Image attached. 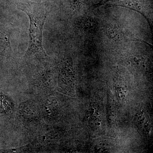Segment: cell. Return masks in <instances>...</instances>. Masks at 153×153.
Here are the masks:
<instances>
[{"mask_svg":"<svg viewBox=\"0 0 153 153\" xmlns=\"http://www.w3.org/2000/svg\"><path fill=\"white\" fill-rule=\"evenodd\" d=\"M94 110H96L97 109L96 108H94Z\"/></svg>","mask_w":153,"mask_h":153,"instance_id":"5bb4252c","label":"cell"},{"mask_svg":"<svg viewBox=\"0 0 153 153\" xmlns=\"http://www.w3.org/2000/svg\"><path fill=\"white\" fill-rule=\"evenodd\" d=\"M91 111V112H92V114L94 113V111Z\"/></svg>","mask_w":153,"mask_h":153,"instance_id":"7c38bea8","label":"cell"},{"mask_svg":"<svg viewBox=\"0 0 153 153\" xmlns=\"http://www.w3.org/2000/svg\"><path fill=\"white\" fill-rule=\"evenodd\" d=\"M142 114H143V112H142Z\"/></svg>","mask_w":153,"mask_h":153,"instance_id":"2e32d148","label":"cell"},{"mask_svg":"<svg viewBox=\"0 0 153 153\" xmlns=\"http://www.w3.org/2000/svg\"><path fill=\"white\" fill-rule=\"evenodd\" d=\"M102 143H100V146H102Z\"/></svg>","mask_w":153,"mask_h":153,"instance_id":"4fadbf2b","label":"cell"},{"mask_svg":"<svg viewBox=\"0 0 153 153\" xmlns=\"http://www.w3.org/2000/svg\"><path fill=\"white\" fill-rule=\"evenodd\" d=\"M97 116H99L100 115L99 113L98 112L97 113Z\"/></svg>","mask_w":153,"mask_h":153,"instance_id":"30bf717a","label":"cell"},{"mask_svg":"<svg viewBox=\"0 0 153 153\" xmlns=\"http://www.w3.org/2000/svg\"><path fill=\"white\" fill-rule=\"evenodd\" d=\"M107 35L110 38L115 41H118L121 38V34L119 31L113 27H109L106 30Z\"/></svg>","mask_w":153,"mask_h":153,"instance_id":"277c9868","label":"cell"},{"mask_svg":"<svg viewBox=\"0 0 153 153\" xmlns=\"http://www.w3.org/2000/svg\"><path fill=\"white\" fill-rule=\"evenodd\" d=\"M138 117L140 119H142V118L143 117H142V116L140 115V116L139 117Z\"/></svg>","mask_w":153,"mask_h":153,"instance_id":"52a82bcc","label":"cell"},{"mask_svg":"<svg viewBox=\"0 0 153 153\" xmlns=\"http://www.w3.org/2000/svg\"><path fill=\"white\" fill-rule=\"evenodd\" d=\"M91 111H95V110H94V108H91Z\"/></svg>","mask_w":153,"mask_h":153,"instance_id":"8992f818","label":"cell"},{"mask_svg":"<svg viewBox=\"0 0 153 153\" xmlns=\"http://www.w3.org/2000/svg\"><path fill=\"white\" fill-rule=\"evenodd\" d=\"M89 117H90V116L88 115L87 116V117H87V119H88V118H89Z\"/></svg>","mask_w":153,"mask_h":153,"instance_id":"8fae6325","label":"cell"},{"mask_svg":"<svg viewBox=\"0 0 153 153\" xmlns=\"http://www.w3.org/2000/svg\"><path fill=\"white\" fill-rule=\"evenodd\" d=\"M80 27L86 32H92L97 27V22L93 18L86 17L83 18L79 23Z\"/></svg>","mask_w":153,"mask_h":153,"instance_id":"3957f363","label":"cell"},{"mask_svg":"<svg viewBox=\"0 0 153 153\" xmlns=\"http://www.w3.org/2000/svg\"><path fill=\"white\" fill-rule=\"evenodd\" d=\"M95 125H97V123H95Z\"/></svg>","mask_w":153,"mask_h":153,"instance_id":"9a60e30c","label":"cell"},{"mask_svg":"<svg viewBox=\"0 0 153 153\" xmlns=\"http://www.w3.org/2000/svg\"><path fill=\"white\" fill-rule=\"evenodd\" d=\"M105 143H102V146H105Z\"/></svg>","mask_w":153,"mask_h":153,"instance_id":"ba28073f","label":"cell"},{"mask_svg":"<svg viewBox=\"0 0 153 153\" xmlns=\"http://www.w3.org/2000/svg\"><path fill=\"white\" fill-rule=\"evenodd\" d=\"M10 34L8 30L0 27V55H7L10 54L12 48Z\"/></svg>","mask_w":153,"mask_h":153,"instance_id":"7a4b0ae2","label":"cell"},{"mask_svg":"<svg viewBox=\"0 0 153 153\" xmlns=\"http://www.w3.org/2000/svg\"><path fill=\"white\" fill-rule=\"evenodd\" d=\"M145 119H146V118H145V117H142V120H145Z\"/></svg>","mask_w":153,"mask_h":153,"instance_id":"9c48e42d","label":"cell"},{"mask_svg":"<svg viewBox=\"0 0 153 153\" xmlns=\"http://www.w3.org/2000/svg\"><path fill=\"white\" fill-rule=\"evenodd\" d=\"M19 8L26 13L30 19V43L26 55L38 58L47 56L42 44V33L48 10L45 5L37 3H22Z\"/></svg>","mask_w":153,"mask_h":153,"instance_id":"6da1fadb","label":"cell"},{"mask_svg":"<svg viewBox=\"0 0 153 153\" xmlns=\"http://www.w3.org/2000/svg\"><path fill=\"white\" fill-rule=\"evenodd\" d=\"M97 125L98 126H100L101 125V123H100V122L97 123Z\"/></svg>","mask_w":153,"mask_h":153,"instance_id":"5b68a950","label":"cell"}]
</instances>
